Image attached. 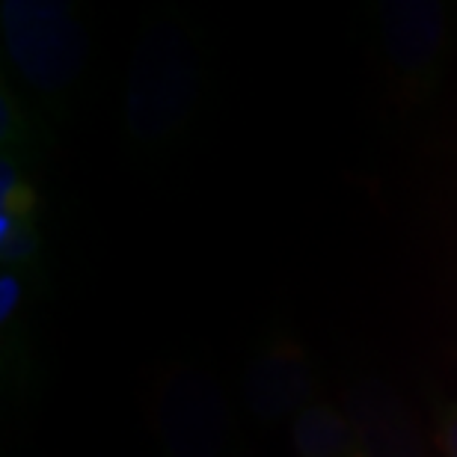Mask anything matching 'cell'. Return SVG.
<instances>
[{"label":"cell","instance_id":"obj_11","mask_svg":"<svg viewBox=\"0 0 457 457\" xmlns=\"http://www.w3.org/2000/svg\"><path fill=\"white\" fill-rule=\"evenodd\" d=\"M436 431H440V449L445 457H457V404H445L436 416Z\"/></svg>","mask_w":457,"mask_h":457},{"label":"cell","instance_id":"obj_8","mask_svg":"<svg viewBox=\"0 0 457 457\" xmlns=\"http://www.w3.org/2000/svg\"><path fill=\"white\" fill-rule=\"evenodd\" d=\"M39 255V232H36V217H15L0 214V259L4 268H18L33 264Z\"/></svg>","mask_w":457,"mask_h":457},{"label":"cell","instance_id":"obj_5","mask_svg":"<svg viewBox=\"0 0 457 457\" xmlns=\"http://www.w3.org/2000/svg\"><path fill=\"white\" fill-rule=\"evenodd\" d=\"M345 413L356 431L360 457H422L416 422L386 383L365 378L345 392Z\"/></svg>","mask_w":457,"mask_h":457},{"label":"cell","instance_id":"obj_9","mask_svg":"<svg viewBox=\"0 0 457 457\" xmlns=\"http://www.w3.org/2000/svg\"><path fill=\"white\" fill-rule=\"evenodd\" d=\"M0 214L36 217V190L9 158H4L0 167Z\"/></svg>","mask_w":457,"mask_h":457},{"label":"cell","instance_id":"obj_4","mask_svg":"<svg viewBox=\"0 0 457 457\" xmlns=\"http://www.w3.org/2000/svg\"><path fill=\"white\" fill-rule=\"evenodd\" d=\"M315 371L306 351L291 339H273L253 356L244 374V401L255 422H291L312 404Z\"/></svg>","mask_w":457,"mask_h":457},{"label":"cell","instance_id":"obj_10","mask_svg":"<svg viewBox=\"0 0 457 457\" xmlns=\"http://www.w3.org/2000/svg\"><path fill=\"white\" fill-rule=\"evenodd\" d=\"M21 297H24V286H21V277L15 270H4L0 277V321L9 324L21 306Z\"/></svg>","mask_w":457,"mask_h":457},{"label":"cell","instance_id":"obj_7","mask_svg":"<svg viewBox=\"0 0 457 457\" xmlns=\"http://www.w3.org/2000/svg\"><path fill=\"white\" fill-rule=\"evenodd\" d=\"M291 449L297 457H360L356 431L345 410L312 401L288 422Z\"/></svg>","mask_w":457,"mask_h":457},{"label":"cell","instance_id":"obj_2","mask_svg":"<svg viewBox=\"0 0 457 457\" xmlns=\"http://www.w3.org/2000/svg\"><path fill=\"white\" fill-rule=\"evenodd\" d=\"M4 39L18 75L45 96L69 89L84 69V27L62 4L9 0L4 4Z\"/></svg>","mask_w":457,"mask_h":457},{"label":"cell","instance_id":"obj_6","mask_svg":"<svg viewBox=\"0 0 457 457\" xmlns=\"http://www.w3.org/2000/svg\"><path fill=\"white\" fill-rule=\"evenodd\" d=\"M383 45L392 69L410 80H422L436 66L445 36V12L440 4L395 0L383 6Z\"/></svg>","mask_w":457,"mask_h":457},{"label":"cell","instance_id":"obj_1","mask_svg":"<svg viewBox=\"0 0 457 457\" xmlns=\"http://www.w3.org/2000/svg\"><path fill=\"white\" fill-rule=\"evenodd\" d=\"M128 131L158 143L185 122L199 89V60L179 24L158 21L143 36L128 80Z\"/></svg>","mask_w":457,"mask_h":457},{"label":"cell","instance_id":"obj_3","mask_svg":"<svg viewBox=\"0 0 457 457\" xmlns=\"http://www.w3.org/2000/svg\"><path fill=\"white\" fill-rule=\"evenodd\" d=\"M152 425L167 457H223L232 440V416L220 386L194 365H176L161 378Z\"/></svg>","mask_w":457,"mask_h":457}]
</instances>
